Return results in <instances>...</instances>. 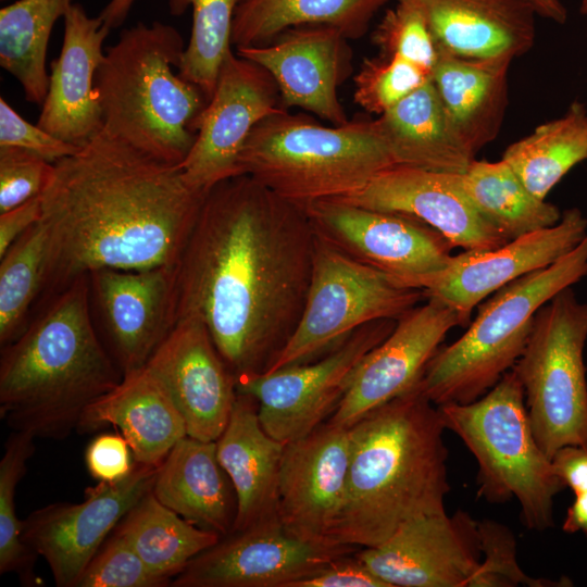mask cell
I'll use <instances>...</instances> for the list:
<instances>
[{
    "mask_svg": "<svg viewBox=\"0 0 587 587\" xmlns=\"http://www.w3.org/2000/svg\"><path fill=\"white\" fill-rule=\"evenodd\" d=\"M357 555L389 587H475L478 521L462 511L419 516Z\"/></svg>",
    "mask_w": 587,
    "mask_h": 587,
    "instance_id": "obj_16",
    "label": "cell"
},
{
    "mask_svg": "<svg viewBox=\"0 0 587 587\" xmlns=\"http://www.w3.org/2000/svg\"><path fill=\"white\" fill-rule=\"evenodd\" d=\"M0 147L16 148L53 164L75 154L80 149L51 135L40 126L28 123L2 97L0 98Z\"/></svg>",
    "mask_w": 587,
    "mask_h": 587,
    "instance_id": "obj_44",
    "label": "cell"
},
{
    "mask_svg": "<svg viewBox=\"0 0 587 587\" xmlns=\"http://www.w3.org/2000/svg\"><path fill=\"white\" fill-rule=\"evenodd\" d=\"M335 199L413 217L463 251L496 249L509 241L473 204L457 173L396 164Z\"/></svg>",
    "mask_w": 587,
    "mask_h": 587,
    "instance_id": "obj_18",
    "label": "cell"
},
{
    "mask_svg": "<svg viewBox=\"0 0 587 587\" xmlns=\"http://www.w3.org/2000/svg\"><path fill=\"white\" fill-rule=\"evenodd\" d=\"M439 50L464 59L522 55L535 40L528 0H414Z\"/></svg>",
    "mask_w": 587,
    "mask_h": 587,
    "instance_id": "obj_26",
    "label": "cell"
},
{
    "mask_svg": "<svg viewBox=\"0 0 587 587\" xmlns=\"http://www.w3.org/2000/svg\"><path fill=\"white\" fill-rule=\"evenodd\" d=\"M387 1L243 0L235 13L232 45L262 46L290 28L315 25L334 27L348 39H357Z\"/></svg>",
    "mask_w": 587,
    "mask_h": 587,
    "instance_id": "obj_31",
    "label": "cell"
},
{
    "mask_svg": "<svg viewBox=\"0 0 587 587\" xmlns=\"http://www.w3.org/2000/svg\"><path fill=\"white\" fill-rule=\"evenodd\" d=\"M243 0H168L172 15L192 8L191 35L178 66V74L198 86L208 99L214 92L223 60L232 50V28Z\"/></svg>",
    "mask_w": 587,
    "mask_h": 587,
    "instance_id": "obj_37",
    "label": "cell"
},
{
    "mask_svg": "<svg viewBox=\"0 0 587 587\" xmlns=\"http://www.w3.org/2000/svg\"><path fill=\"white\" fill-rule=\"evenodd\" d=\"M575 498L567 508L562 529L565 533H583L587 537V491L574 494Z\"/></svg>",
    "mask_w": 587,
    "mask_h": 587,
    "instance_id": "obj_49",
    "label": "cell"
},
{
    "mask_svg": "<svg viewBox=\"0 0 587 587\" xmlns=\"http://www.w3.org/2000/svg\"><path fill=\"white\" fill-rule=\"evenodd\" d=\"M557 476L574 494L587 491V449L564 446L551 458Z\"/></svg>",
    "mask_w": 587,
    "mask_h": 587,
    "instance_id": "obj_48",
    "label": "cell"
},
{
    "mask_svg": "<svg viewBox=\"0 0 587 587\" xmlns=\"http://www.w3.org/2000/svg\"><path fill=\"white\" fill-rule=\"evenodd\" d=\"M134 2L135 0H110L98 16L108 28H116L124 23Z\"/></svg>",
    "mask_w": 587,
    "mask_h": 587,
    "instance_id": "obj_50",
    "label": "cell"
},
{
    "mask_svg": "<svg viewBox=\"0 0 587 587\" xmlns=\"http://www.w3.org/2000/svg\"><path fill=\"white\" fill-rule=\"evenodd\" d=\"M316 235L303 208L249 175L205 193L175 272V323L207 326L236 378L267 373L303 313Z\"/></svg>",
    "mask_w": 587,
    "mask_h": 587,
    "instance_id": "obj_1",
    "label": "cell"
},
{
    "mask_svg": "<svg viewBox=\"0 0 587 587\" xmlns=\"http://www.w3.org/2000/svg\"><path fill=\"white\" fill-rule=\"evenodd\" d=\"M276 83L260 65L228 51L216 86L196 122L197 137L180 168L196 190L242 175L239 157L252 129L284 110Z\"/></svg>",
    "mask_w": 587,
    "mask_h": 587,
    "instance_id": "obj_13",
    "label": "cell"
},
{
    "mask_svg": "<svg viewBox=\"0 0 587 587\" xmlns=\"http://www.w3.org/2000/svg\"><path fill=\"white\" fill-rule=\"evenodd\" d=\"M349 463V428L328 421L285 444L279 519L286 532L307 541L330 542L327 534L344 502Z\"/></svg>",
    "mask_w": 587,
    "mask_h": 587,
    "instance_id": "obj_23",
    "label": "cell"
},
{
    "mask_svg": "<svg viewBox=\"0 0 587 587\" xmlns=\"http://www.w3.org/2000/svg\"><path fill=\"white\" fill-rule=\"evenodd\" d=\"M437 408L445 428L460 437L477 461L478 496L497 503L515 498L527 528L551 527L553 498L565 486L537 444L515 370L475 401Z\"/></svg>",
    "mask_w": 587,
    "mask_h": 587,
    "instance_id": "obj_8",
    "label": "cell"
},
{
    "mask_svg": "<svg viewBox=\"0 0 587 587\" xmlns=\"http://www.w3.org/2000/svg\"><path fill=\"white\" fill-rule=\"evenodd\" d=\"M72 4L73 0H17L0 10V65L18 80L28 102L45 101L50 34Z\"/></svg>",
    "mask_w": 587,
    "mask_h": 587,
    "instance_id": "obj_33",
    "label": "cell"
},
{
    "mask_svg": "<svg viewBox=\"0 0 587 587\" xmlns=\"http://www.w3.org/2000/svg\"><path fill=\"white\" fill-rule=\"evenodd\" d=\"M237 54L272 76L283 108H301L336 126L349 122L338 88L350 74L351 50L338 29L295 27L268 43L239 47Z\"/></svg>",
    "mask_w": 587,
    "mask_h": 587,
    "instance_id": "obj_22",
    "label": "cell"
},
{
    "mask_svg": "<svg viewBox=\"0 0 587 587\" xmlns=\"http://www.w3.org/2000/svg\"><path fill=\"white\" fill-rule=\"evenodd\" d=\"M109 425L128 441L135 462L157 467L187 436L180 412L146 366L124 374L114 389L90 404L76 432L89 434Z\"/></svg>",
    "mask_w": 587,
    "mask_h": 587,
    "instance_id": "obj_27",
    "label": "cell"
},
{
    "mask_svg": "<svg viewBox=\"0 0 587 587\" xmlns=\"http://www.w3.org/2000/svg\"><path fill=\"white\" fill-rule=\"evenodd\" d=\"M587 276V234L553 264L500 288L465 333L439 348L420 380L435 404L470 403L488 392L522 355L537 311L561 290Z\"/></svg>",
    "mask_w": 587,
    "mask_h": 587,
    "instance_id": "obj_7",
    "label": "cell"
},
{
    "mask_svg": "<svg viewBox=\"0 0 587 587\" xmlns=\"http://www.w3.org/2000/svg\"><path fill=\"white\" fill-rule=\"evenodd\" d=\"M172 580L154 573L118 534L99 549L76 587H165Z\"/></svg>",
    "mask_w": 587,
    "mask_h": 587,
    "instance_id": "obj_42",
    "label": "cell"
},
{
    "mask_svg": "<svg viewBox=\"0 0 587 587\" xmlns=\"http://www.w3.org/2000/svg\"><path fill=\"white\" fill-rule=\"evenodd\" d=\"M587 234V218L577 208L561 220L490 250H469L452 255L448 267L423 289L451 308L461 326L470 322L475 307L489 295L534 271L547 267L571 252Z\"/></svg>",
    "mask_w": 587,
    "mask_h": 587,
    "instance_id": "obj_19",
    "label": "cell"
},
{
    "mask_svg": "<svg viewBox=\"0 0 587 587\" xmlns=\"http://www.w3.org/2000/svg\"><path fill=\"white\" fill-rule=\"evenodd\" d=\"M375 120L396 164L462 174L474 161L432 78Z\"/></svg>",
    "mask_w": 587,
    "mask_h": 587,
    "instance_id": "obj_30",
    "label": "cell"
},
{
    "mask_svg": "<svg viewBox=\"0 0 587 587\" xmlns=\"http://www.w3.org/2000/svg\"><path fill=\"white\" fill-rule=\"evenodd\" d=\"M586 341L587 303L565 288L537 311L513 366L535 438L550 459L564 446L587 449Z\"/></svg>",
    "mask_w": 587,
    "mask_h": 587,
    "instance_id": "obj_9",
    "label": "cell"
},
{
    "mask_svg": "<svg viewBox=\"0 0 587 587\" xmlns=\"http://www.w3.org/2000/svg\"><path fill=\"white\" fill-rule=\"evenodd\" d=\"M380 54L400 57L432 73L438 48L425 16L414 0H398L386 11L373 35Z\"/></svg>",
    "mask_w": 587,
    "mask_h": 587,
    "instance_id": "obj_40",
    "label": "cell"
},
{
    "mask_svg": "<svg viewBox=\"0 0 587 587\" xmlns=\"http://www.w3.org/2000/svg\"><path fill=\"white\" fill-rule=\"evenodd\" d=\"M133 452L122 434H100L85 451L89 474L98 482L114 483L126 478L135 467Z\"/></svg>",
    "mask_w": 587,
    "mask_h": 587,
    "instance_id": "obj_45",
    "label": "cell"
},
{
    "mask_svg": "<svg viewBox=\"0 0 587 587\" xmlns=\"http://www.w3.org/2000/svg\"><path fill=\"white\" fill-rule=\"evenodd\" d=\"M348 428L347 488L328 541L375 547L412 519L446 512V428L420 382Z\"/></svg>",
    "mask_w": 587,
    "mask_h": 587,
    "instance_id": "obj_3",
    "label": "cell"
},
{
    "mask_svg": "<svg viewBox=\"0 0 587 587\" xmlns=\"http://www.w3.org/2000/svg\"><path fill=\"white\" fill-rule=\"evenodd\" d=\"M290 587H389L358 555L357 551L338 557L316 574L295 582Z\"/></svg>",
    "mask_w": 587,
    "mask_h": 587,
    "instance_id": "obj_46",
    "label": "cell"
},
{
    "mask_svg": "<svg viewBox=\"0 0 587 587\" xmlns=\"http://www.w3.org/2000/svg\"><path fill=\"white\" fill-rule=\"evenodd\" d=\"M1 1H3V0H1Z\"/></svg>",
    "mask_w": 587,
    "mask_h": 587,
    "instance_id": "obj_53",
    "label": "cell"
},
{
    "mask_svg": "<svg viewBox=\"0 0 587 587\" xmlns=\"http://www.w3.org/2000/svg\"><path fill=\"white\" fill-rule=\"evenodd\" d=\"M34 440L29 433L12 430L0 460V574H16L28 586L37 585L34 565L38 555L22 538L15 491L35 451Z\"/></svg>",
    "mask_w": 587,
    "mask_h": 587,
    "instance_id": "obj_38",
    "label": "cell"
},
{
    "mask_svg": "<svg viewBox=\"0 0 587 587\" xmlns=\"http://www.w3.org/2000/svg\"><path fill=\"white\" fill-rule=\"evenodd\" d=\"M359 547L302 540L282 523L264 524L220 538L195 557L172 587H290Z\"/></svg>",
    "mask_w": 587,
    "mask_h": 587,
    "instance_id": "obj_15",
    "label": "cell"
},
{
    "mask_svg": "<svg viewBox=\"0 0 587 587\" xmlns=\"http://www.w3.org/2000/svg\"><path fill=\"white\" fill-rule=\"evenodd\" d=\"M432 73L397 55L365 59L354 76L353 99L366 112L382 115L430 80Z\"/></svg>",
    "mask_w": 587,
    "mask_h": 587,
    "instance_id": "obj_39",
    "label": "cell"
},
{
    "mask_svg": "<svg viewBox=\"0 0 587 587\" xmlns=\"http://www.w3.org/2000/svg\"><path fill=\"white\" fill-rule=\"evenodd\" d=\"M204 197L180 166L101 130L54 163L41 193L40 221L50 238L43 295L101 268L175 267Z\"/></svg>",
    "mask_w": 587,
    "mask_h": 587,
    "instance_id": "obj_2",
    "label": "cell"
},
{
    "mask_svg": "<svg viewBox=\"0 0 587 587\" xmlns=\"http://www.w3.org/2000/svg\"><path fill=\"white\" fill-rule=\"evenodd\" d=\"M50 238L41 221L0 257V345L16 339L28 325L33 305L45 291Z\"/></svg>",
    "mask_w": 587,
    "mask_h": 587,
    "instance_id": "obj_36",
    "label": "cell"
},
{
    "mask_svg": "<svg viewBox=\"0 0 587 587\" xmlns=\"http://www.w3.org/2000/svg\"><path fill=\"white\" fill-rule=\"evenodd\" d=\"M587 159V110L575 101L559 118L539 125L527 137L511 143L504 160L538 199L577 163Z\"/></svg>",
    "mask_w": 587,
    "mask_h": 587,
    "instance_id": "obj_34",
    "label": "cell"
},
{
    "mask_svg": "<svg viewBox=\"0 0 587 587\" xmlns=\"http://www.w3.org/2000/svg\"><path fill=\"white\" fill-rule=\"evenodd\" d=\"M122 378L93 325L89 277L83 275L1 347L0 417L12 430L61 440Z\"/></svg>",
    "mask_w": 587,
    "mask_h": 587,
    "instance_id": "obj_4",
    "label": "cell"
},
{
    "mask_svg": "<svg viewBox=\"0 0 587 587\" xmlns=\"http://www.w3.org/2000/svg\"><path fill=\"white\" fill-rule=\"evenodd\" d=\"M155 498L197 527L221 538L233 532L237 496L221 465L215 441L185 436L158 466Z\"/></svg>",
    "mask_w": 587,
    "mask_h": 587,
    "instance_id": "obj_28",
    "label": "cell"
},
{
    "mask_svg": "<svg viewBox=\"0 0 587 587\" xmlns=\"http://www.w3.org/2000/svg\"><path fill=\"white\" fill-rule=\"evenodd\" d=\"M157 470L136 462L126 478L89 487L82 502L51 503L22 521L24 542L47 562L58 587H76L107 536L152 489Z\"/></svg>",
    "mask_w": 587,
    "mask_h": 587,
    "instance_id": "obj_14",
    "label": "cell"
},
{
    "mask_svg": "<svg viewBox=\"0 0 587 587\" xmlns=\"http://www.w3.org/2000/svg\"><path fill=\"white\" fill-rule=\"evenodd\" d=\"M179 32L153 22L124 29L96 73L103 128L110 136L171 165L180 166L196 137L208 98L178 68Z\"/></svg>",
    "mask_w": 587,
    "mask_h": 587,
    "instance_id": "obj_5",
    "label": "cell"
},
{
    "mask_svg": "<svg viewBox=\"0 0 587 587\" xmlns=\"http://www.w3.org/2000/svg\"><path fill=\"white\" fill-rule=\"evenodd\" d=\"M239 164L242 175L304 209L363 188L396 162L376 120L325 126L284 109L255 125Z\"/></svg>",
    "mask_w": 587,
    "mask_h": 587,
    "instance_id": "obj_6",
    "label": "cell"
},
{
    "mask_svg": "<svg viewBox=\"0 0 587 587\" xmlns=\"http://www.w3.org/2000/svg\"><path fill=\"white\" fill-rule=\"evenodd\" d=\"M461 182L477 210L509 241L561 220L559 208L535 197L504 160H474Z\"/></svg>",
    "mask_w": 587,
    "mask_h": 587,
    "instance_id": "obj_35",
    "label": "cell"
},
{
    "mask_svg": "<svg viewBox=\"0 0 587 587\" xmlns=\"http://www.w3.org/2000/svg\"><path fill=\"white\" fill-rule=\"evenodd\" d=\"M145 366L180 412L188 436L204 441L221 436L237 398V378L203 322L177 320Z\"/></svg>",
    "mask_w": 587,
    "mask_h": 587,
    "instance_id": "obj_17",
    "label": "cell"
},
{
    "mask_svg": "<svg viewBox=\"0 0 587 587\" xmlns=\"http://www.w3.org/2000/svg\"><path fill=\"white\" fill-rule=\"evenodd\" d=\"M176 266L88 274L109 352L123 375L143 367L175 325Z\"/></svg>",
    "mask_w": 587,
    "mask_h": 587,
    "instance_id": "obj_20",
    "label": "cell"
},
{
    "mask_svg": "<svg viewBox=\"0 0 587 587\" xmlns=\"http://www.w3.org/2000/svg\"><path fill=\"white\" fill-rule=\"evenodd\" d=\"M215 444L217 459L237 496L232 533L279 523V474L285 445L261 425L254 398L237 392L228 423Z\"/></svg>",
    "mask_w": 587,
    "mask_h": 587,
    "instance_id": "obj_25",
    "label": "cell"
},
{
    "mask_svg": "<svg viewBox=\"0 0 587 587\" xmlns=\"http://www.w3.org/2000/svg\"><path fill=\"white\" fill-rule=\"evenodd\" d=\"M579 11L582 14L587 15V0L580 1Z\"/></svg>",
    "mask_w": 587,
    "mask_h": 587,
    "instance_id": "obj_52",
    "label": "cell"
},
{
    "mask_svg": "<svg viewBox=\"0 0 587 587\" xmlns=\"http://www.w3.org/2000/svg\"><path fill=\"white\" fill-rule=\"evenodd\" d=\"M53 173L54 164L38 155L0 147V213L40 196Z\"/></svg>",
    "mask_w": 587,
    "mask_h": 587,
    "instance_id": "obj_43",
    "label": "cell"
},
{
    "mask_svg": "<svg viewBox=\"0 0 587 587\" xmlns=\"http://www.w3.org/2000/svg\"><path fill=\"white\" fill-rule=\"evenodd\" d=\"M63 21L62 49L50 65L49 87L37 125L82 148L103 128L95 83L104 58L102 46L111 29L78 3L70 7Z\"/></svg>",
    "mask_w": 587,
    "mask_h": 587,
    "instance_id": "obj_24",
    "label": "cell"
},
{
    "mask_svg": "<svg viewBox=\"0 0 587 587\" xmlns=\"http://www.w3.org/2000/svg\"><path fill=\"white\" fill-rule=\"evenodd\" d=\"M41 218V195L0 213V257Z\"/></svg>",
    "mask_w": 587,
    "mask_h": 587,
    "instance_id": "obj_47",
    "label": "cell"
},
{
    "mask_svg": "<svg viewBox=\"0 0 587 587\" xmlns=\"http://www.w3.org/2000/svg\"><path fill=\"white\" fill-rule=\"evenodd\" d=\"M482 564L475 587H558L571 586L566 577L560 580L534 578L520 567L516 546L509 528L494 521L478 522Z\"/></svg>",
    "mask_w": 587,
    "mask_h": 587,
    "instance_id": "obj_41",
    "label": "cell"
},
{
    "mask_svg": "<svg viewBox=\"0 0 587 587\" xmlns=\"http://www.w3.org/2000/svg\"><path fill=\"white\" fill-rule=\"evenodd\" d=\"M459 325L458 314L437 299L427 298L423 305L413 308L363 358L327 421L349 427L370 410L415 386L448 332Z\"/></svg>",
    "mask_w": 587,
    "mask_h": 587,
    "instance_id": "obj_21",
    "label": "cell"
},
{
    "mask_svg": "<svg viewBox=\"0 0 587 587\" xmlns=\"http://www.w3.org/2000/svg\"><path fill=\"white\" fill-rule=\"evenodd\" d=\"M304 211L317 237L410 288L423 290L452 258L453 247L440 233L410 216L336 199Z\"/></svg>",
    "mask_w": 587,
    "mask_h": 587,
    "instance_id": "obj_12",
    "label": "cell"
},
{
    "mask_svg": "<svg viewBox=\"0 0 587 587\" xmlns=\"http://www.w3.org/2000/svg\"><path fill=\"white\" fill-rule=\"evenodd\" d=\"M536 14L564 24L567 20V11L560 0H528Z\"/></svg>",
    "mask_w": 587,
    "mask_h": 587,
    "instance_id": "obj_51",
    "label": "cell"
},
{
    "mask_svg": "<svg viewBox=\"0 0 587 587\" xmlns=\"http://www.w3.org/2000/svg\"><path fill=\"white\" fill-rule=\"evenodd\" d=\"M511 61L464 59L438 49L432 82L450 124L474 154L494 140L501 127Z\"/></svg>",
    "mask_w": 587,
    "mask_h": 587,
    "instance_id": "obj_29",
    "label": "cell"
},
{
    "mask_svg": "<svg viewBox=\"0 0 587 587\" xmlns=\"http://www.w3.org/2000/svg\"><path fill=\"white\" fill-rule=\"evenodd\" d=\"M396 320L370 322L317 360L237 378L238 394L258 402L261 425L284 445L304 437L335 412L363 358L395 328Z\"/></svg>",
    "mask_w": 587,
    "mask_h": 587,
    "instance_id": "obj_11",
    "label": "cell"
},
{
    "mask_svg": "<svg viewBox=\"0 0 587 587\" xmlns=\"http://www.w3.org/2000/svg\"><path fill=\"white\" fill-rule=\"evenodd\" d=\"M422 299V289L398 283L316 236L303 313L268 372L310 362L370 322L398 321Z\"/></svg>",
    "mask_w": 587,
    "mask_h": 587,
    "instance_id": "obj_10",
    "label": "cell"
},
{
    "mask_svg": "<svg viewBox=\"0 0 587 587\" xmlns=\"http://www.w3.org/2000/svg\"><path fill=\"white\" fill-rule=\"evenodd\" d=\"M114 533L130 545L150 570L171 580L221 538L161 503L152 490L128 511Z\"/></svg>",
    "mask_w": 587,
    "mask_h": 587,
    "instance_id": "obj_32",
    "label": "cell"
}]
</instances>
